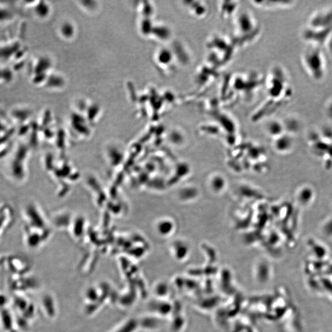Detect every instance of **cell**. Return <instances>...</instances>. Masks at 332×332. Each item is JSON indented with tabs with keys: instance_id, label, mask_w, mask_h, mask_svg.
<instances>
[{
	"instance_id": "obj_5",
	"label": "cell",
	"mask_w": 332,
	"mask_h": 332,
	"mask_svg": "<svg viewBox=\"0 0 332 332\" xmlns=\"http://www.w3.org/2000/svg\"><path fill=\"white\" fill-rule=\"evenodd\" d=\"M260 6L268 9H288L291 8L295 5V2L292 1H261Z\"/></svg>"
},
{
	"instance_id": "obj_1",
	"label": "cell",
	"mask_w": 332,
	"mask_h": 332,
	"mask_svg": "<svg viewBox=\"0 0 332 332\" xmlns=\"http://www.w3.org/2000/svg\"><path fill=\"white\" fill-rule=\"evenodd\" d=\"M301 61L304 71L313 81L320 83L326 78L328 67L322 47L307 44L301 54Z\"/></svg>"
},
{
	"instance_id": "obj_7",
	"label": "cell",
	"mask_w": 332,
	"mask_h": 332,
	"mask_svg": "<svg viewBox=\"0 0 332 332\" xmlns=\"http://www.w3.org/2000/svg\"><path fill=\"white\" fill-rule=\"evenodd\" d=\"M311 191V189L309 188H302L301 190L299 191L298 194L299 203L303 204V205H306V204H308L309 203H310L312 198L307 197V194H308L309 192Z\"/></svg>"
},
{
	"instance_id": "obj_8",
	"label": "cell",
	"mask_w": 332,
	"mask_h": 332,
	"mask_svg": "<svg viewBox=\"0 0 332 332\" xmlns=\"http://www.w3.org/2000/svg\"><path fill=\"white\" fill-rule=\"evenodd\" d=\"M174 228V223L172 221H164L163 223L161 224V230L162 233L164 234H168L171 233Z\"/></svg>"
},
{
	"instance_id": "obj_6",
	"label": "cell",
	"mask_w": 332,
	"mask_h": 332,
	"mask_svg": "<svg viewBox=\"0 0 332 332\" xmlns=\"http://www.w3.org/2000/svg\"><path fill=\"white\" fill-rule=\"evenodd\" d=\"M225 180L221 176H216L211 181V188L216 193H219L223 190L225 187Z\"/></svg>"
},
{
	"instance_id": "obj_9",
	"label": "cell",
	"mask_w": 332,
	"mask_h": 332,
	"mask_svg": "<svg viewBox=\"0 0 332 332\" xmlns=\"http://www.w3.org/2000/svg\"><path fill=\"white\" fill-rule=\"evenodd\" d=\"M324 113L328 118L332 119V98L329 100L326 104Z\"/></svg>"
},
{
	"instance_id": "obj_2",
	"label": "cell",
	"mask_w": 332,
	"mask_h": 332,
	"mask_svg": "<svg viewBox=\"0 0 332 332\" xmlns=\"http://www.w3.org/2000/svg\"><path fill=\"white\" fill-rule=\"evenodd\" d=\"M306 27L319 31H332V7L314 12L309 17Z\"/></svg>"
},
{
	"instance_id": "obj_4",
	"label": "cell",
	"mask_w": 332,
	"mask_h": 332,
	"mask_svg": "<svg viewBox=\"0 0 332 332\" xmlns=\"http://www.w3.org/2000/svg\"><path fill=\"white\" fill-rule=\"evenodd\" d=\"M294 140L290 134H283L277 137L275 142V148L279 152H287L293 147Z\"/></svg>"
},
{
	"instance_id": "obj_3",
	"label": "cell",
	"mask_w": 332,
	"mask_h": 332,
	"mask_svg": "<svg viewBox=\"0 0 332 332\" xmlns=\"http://www.w3.org/2000/svg\"><path fill=\"white\" fill-rule=\"evenodd\" d=\"M14 221V212L11 206L0 204V236L8 230Z\"/></svg>"
}]
</instances>
